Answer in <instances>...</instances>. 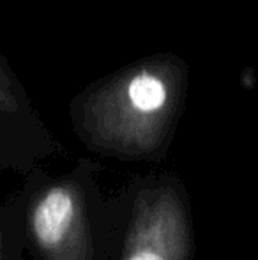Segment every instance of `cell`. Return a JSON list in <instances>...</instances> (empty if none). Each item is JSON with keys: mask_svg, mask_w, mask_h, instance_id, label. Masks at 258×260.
<instances>
[{"mask_svg": "<svg viewBox=\"0 0 258 260\" xmlns=\"http://www.w3.org/2000/svg\"><path fill=\"white\" fill-rule=\"evenodd\" d=\"M177 57L136 62L76 98L71 119L92 152L122 161H161L168 154L186 96Z\"/></svg>", "mask_w": 258, "mask_h": 260, "instance_id": "obj_1", "label": "cell"}, {"mask_svg": "<svg viewBox=\"0 0 258 260\" xmlns=\"http://www.w3.org/2000/svg\"><path fill=\"white\" fill-rule=\"evenodd\" d=\"M193 209L188 186L172 172H152L106 197L96 260H193Z\"/></svg>", "mask_w": 258, "mask_h": 260, "instance_id": "obj_2", "label": "cell"}, {"mask_svg": "<svg viewBox=\"0 0 258 260\" xmlns=\"http://www.w3.org/2000/svg\"><path fill=\"white\" fill-rule=\"evenodd\" d=\"M101 165L80 159L75 168L50 175L41 167L9 197L20 219L27 253L34 260H96L104 200Z\"/></svg>", "mask_w": 258, "mask_h": 260, "instance_id": "obj_3", "label": "cell"}, {"mask_svg": "<svg viewBox=\"0 0 258 260\" xmlns=\"http://www.w3.org/2000/svg\"><path fill=\"white\" fill-rule=\"evenodd\" d=\"M25 253L27 248L16 211L9 200L0 202V260H27Z\"/></svg>", "mask_w": 258, "mask_h": 260, "instance_id": "obj_4", "label": "cell"}, {"mask_svg": "<svg viewBox=\"0 0 258 260\" xmlns=\"http://www.w3.org/2000/svg\"><path fill=\"white\" fill-rule=\"evenodd\" d=\"M65 260H80V258H65Z\"/></svg>", "mask_w": 258, "mask_h": 260, "instance_id": "obj_5", "label": "cell"}]
</instances>
